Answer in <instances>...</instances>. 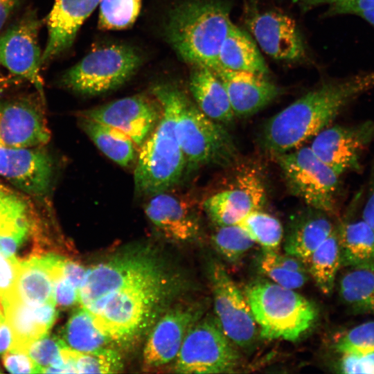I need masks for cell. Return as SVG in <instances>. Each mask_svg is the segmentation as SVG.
Listing matches in <instances>:
<instances>
[{"label": "cell", "mask_w": 374, "mask_h": 374, "mask_svg": "<svg viewBox=\"0 0 374 374\" xmlns=\"http://www.w3.org/2000/svg\"><path fill=\"white\" fill-rule=\"evenodd\" d=\"M210 277L215 319L222 330L235 345L251 346L258 326L246 297L221 263L212 265Z\"/></svg>", "instance_id": "11"}, {"label": "cell", "mask_w": 374, "mask_h": 374, "mask_svg": "<svg viewBox=\"0 0 374 374\" xmlns=\"http://www.w3.org/2000/svg\"><path fill=\"white\" fill-rule=\"evenodd\" d=\"M265 251H278L283 237L280 222L261 209L249 213L237 224Z\"/></svg>", "instance_id": "35"}, {"label": "cell", "mask_w": 374, "mask_h": 374, "mask_svg": "<svg viewBox=\"0 0 374 374\" xmlns=\"http://www.w3.org/2000/svg\"><path fill=\"white\" fill-rule=\"evenodd\" d=\"M339 296L353 312L374 314V265L350 267L340 280Z\"/></svg>", "instance_id": "31"}, {"label": "cell", "mask_w": 374, "mask_h": 374, "mask_svg": "<svg viewBox=\"0 0 374 374\" xmlns=\"http://www.w3.org/2000/svg\"><path fill=\"white\" fill-rule=\"evenodd\" d=\"M19 260L0 252V299L6 301L16 295Z\"/></svg>", "instance_id": "40"}, {"label": "cell", "mask_w": 374, "mask_h": 374, "mask_svg": "<svg viewBox=\"0 0 374 374\" xmlns=\"http://www.w3.org/2000/svg\"><path fill=\"white\" fill-rule=\"evenodd\" d=\"M4 317V315H0V320Z\"/></svg>", "instance_id": "52"}, {"label": "cell", "mask_w": 374, "mask_h": 374, "mask_svg": "<svg viewBox=\"0 0 374 374\" xmlns=\"http://www.w3.org/2000/svg\"><path fill=\"white\" fill-rule=\"evenodd\" d=\"M334 348L340 354H357L374 350V321L353 327L335 341Z\"/></svg>", "instance_id": "39"}, {"label": "cell", "mask_w": 374, "mask_h": 374, "mask_svg": "<svg viewBox=\"0 0 374 374\" xmlns=\"http://www.w3.org/2000/svg\"><path fill=\"white\" fill-rule=\"evenodd\" d=\"M53 171V160L42 147L0 146V176L32 197L48 194Z\"/></svg>", "instance_id": "17"}, {"label": "cell", "mask_w": 374, "mask_h": 374, "mask_svg": "<svg viewBox=\"0 0 374 374\" xmlns=\"http://www.w3.org/2000/svg\"><path fill=\"white\" fill-rule=\"evenodd\" d=\"M341 265L359 267L374 265V231L362 219L343 220L336 227Z\"/></svg>", "instance_id": "29"}, {"label": "cell", "mask_w": 374, "mask_h": 374, "mask_svg": "<svg viewBox=\"0 0 374 374\" xmlns=\"http://www.w3.org/2000/svg\"><path fill=\"white\" fill-rule=\"evenodd\" d=\"M304 11L319 6H328V8L343 3L351 0H293Z\"/></svg>", "instance_id": "48"}, {"label": "cell", "mask_w": 374, "mask_h": 374, "mask_svg": "<svg viewBox=\"0 0 374 374\" xmlns=\"http://www.w3.org/2000/svg\"><path fill=\"white\" fill-rule=\"evenodd\" d=\"M246 24L256 44L272 59L295 63L306 57V47L296 21L289 15L274 10L255 12Z\"/></svg>", "instance_id": "15"}, {"label": "cell", "mask_w": 374, "mask_h": 374, "mask_svg": "<svg viewBox=\"0 0 374 374\" xmlns=\"http://www.w3.org/2000/svg\"><path fill=\"white\" fill-rule=\"evenodd\" d=\"M150 197L145 206V215L165 238L182 242L197 235L199 219L190 202L166 190Z\"/></svg>", "instance_id": "20"}, {"label": "cell", "mask_w": 374, "mask_h": 374, "mask_svg": "<svg viewBox=\"0 0 374 374\" xmlns=\"http://www.w3.org/2000/svg\"><path fill=\"white\" fill-rule=\"evenodd\" d=\"M212 242L217 252L230 262L240 260L254 244L238 224L217 226Z\"/></svg>", "instance_id": "36"}, {"label": "cell", "mask_w": 374, "mask_h": 374, "mask_svg": "<svg viewBox=\"0 0 374 374\" xmlns=\"http://www.w3.org/2000/svg\"><path fill=\"white\" fill-rule=\"evenodd\" d=\"M0 315H4L1 299H0Z\"/></svg>", "instance_id": "51"}, {"label": "cell", "mask_w": 374, "mask_h": 374, "mask_svg": "<svg viewBox=\"0 0 374 374\" xmlns=\"http://www.w3.org/2000/svg\"><path fill=\"white\" fill-rule=\"evenodd\" d=\"M142 0H100L98 25L104 30L129 28L136 20Z\"/></svg>", "instance_id": "37"}, {"label": "cell", "mask_w": 374, "mask_h": 374, "mask_svg": "<svg viewBox=\"0 0 374 374\" xmlns=\"http://www.w3.org/2000/svg\"><path fill=\"white\" fill-rule=\"evenodd\" d=\"M15 345L12 330L5 317L0 320V354L12 350Z\"/></svg>", "instance_id": "47"}, {"label": "cell", "mask_w": 374, "mask_h": 374, "mask_svg": "<svg viewBox=\"0 0 374 374\" xmlns=\"http://www.w3.org/2000/svg\"><path fill=\"white\" fill-rule=\"evenodd\" d=\"M306 265L318 288L323 294H329L335 286L338 270L342 266L336 227L313 252Z\"/></svg>", "instance_id": "32"}, {"label": "cell", "mask_w": 374, "mask_h": 374, "mask_svg": "<svg viewBox=\"0 0 374 374\" xmlns=\"http://www.w3.org/2000/svg\"><path fill=\"white\" fill-rule=\"evenodd\" d=\"M63 337L64 341L70 348L80 353L107 347L112 343L98 328L91 315L82 308L69 319Z\"/></svg>", "instance_id": "34"}, {"label": "cell", "mask_w": 374, "mask_h": 374, "mask_svg": "<svg viewBox=\"0 0 374 374\" xmlns=\"http://www.w3.org/2000/svg\"><path fill=\"white\" fill-rule=\"evenodd\" d=\"M167 291L168 280L162 271L125 284L84 310L112 343L127 347L151 324Z\"/></svg>", "instance_id": "4"}, {"label": "cell", "mask_w": 374, "mask_h": 374, "mask_svg": "<svg viewBox=\"0 0 374 374\" xmlns=\"http://www.w3.org/2000/svg\"><path fill=\"white\" fill-rule=\"evenodd\" d=\"M215 317L199 320L186 335L174 362L178 373H232L240 363V354Z\"/></svg>", "instance_id": "9"}, {"label": "cell", "mask_w": 374, "mask_h": 374, "mask_svg": "<svg viewBox=\"0 0 374 374\" xmlns=\"http://www.w3.org/2000/svg\"><path fill=\"white\" fill-rule=\"evenodd\" d=\"M10 190L7 187L4 186L1 184H0V193L3 192H10Z\"/></svg>", "instance_id": "50"}, {"label": "cell", "mask_w": 374, "mask_h": 374, "mask_svg": "<svg viewBox=\"0 0 374 374\" xmlns=\"http://www.w3.org/2000/svg\"><path fill=\"white\" fill-rule=\"evenodd\" d=\"M259 266L272 282L294 290L303 287L308 278L307 265L301 260L278 251L264 250Z\"/></svg>", "instance_id": "33"}, {"label": "cell", "mask_w": 374, "mask_h": 374, "mask_svg": "<svg viewBox=\"0 0 374 374\" xmlns=\"http://www.w3.org/2000/svg\"><path fill=\"white\" fill-rule=\"evenodd\" d=\"M61 271L63 276L79 290L87 272L84 267L75 262L62 258Z\"/></svg>", "instance_id": "46"}, {"label": "cell", "mask_w": 374, "mask_h": 374, "mask_svg": "<svg viewBox=\"0 0 374 374\" xmlns=\"http://www.w3.org/2000/svg\"><path fill=\"white\" fill-rule=\"evenodd\" d=\"M27 203L12 191L0 193V252L15 256L33 229Z\"/></svg>", "instance_id": "28"}, {"label": "cell", "mask_w": 374, "mask_h": 374, "mask_svg": "<svg viewBox=\"0 0 374 374\" xmlns=\"http://www.w3.org/2000/svg\"><path fill=\"white\" fill-rule=\"evenodd\" d=\"M328 8L327 15H354L374 27V0H351Z\"/></svg>", "instance_id": "43"}, {"label": "cell", "mask_w": 374, "mask_h": 374, "mask_svg": "<svg viewBox=\"0 0 374 374\" xmlns=\"http://www.w3.org/2000/svg\"><path fill=\"white\" fill-rule=\"evenodd\" d=\"M188 87L198 108L211 119L224 125L235 118L222 82L211 69L191 66Z\"/></svg>", "instance_id": "24"}, {"label": "cell", "mask_w": 374, "mask_h": 374, "mask_svg": "<svg viewBox=\"0 0 374 374\" xmlns=\"http://www.w3.org/2000/svg\"><path fill=\"white\" fill-rule=\"evenodd\" d=\"M230 11L226 0H183L166 16V39L186 63L216 71L220 49L232 23Z\"/></svg>", "instance_id": "2"}, {"label": "cell", "mask_w": 374, "mask_h": 374, "mask_svg": "<svg viewBox=\"0 0 374 374\" xmlns=\"http://www.w3.org/2000/svg\"><path fill=\"white\" fill-rule=\"evenodd\" d=\"M3 364L12 373H39L42 368L26 353L9 350L2 357Z\"/></svg>", "instance_id": "44"}, {"label": "cell", "mask_w": 374, "mask_h": 374, "mask_svg": "<svg viewBox=\"0 0 374 374\" xmlns=\"http://www.w3.org/2000/svg\"><path fill=\"white\" fill-rule=\"evenodd\" d=\"M219 69L244 71L268 76L269 69L261 55L258 44L240 28L231 24L221 45Z\"/></svg>", "instance_id": "27"}, {"label": "cell", "mask_w": 374, "mask_h": 374, "mask_svg": "<svg viewBox=\"0 0 374 374\" xmlns=\"http://www.w3.org/2000/svg\"><path fill=\"white\" fill-rule=\"evenodd\" d=\"M224 85L235 117L256 114L282 93L267 76L220 69L214 71Z\"/></svg>", "instance_id": "21"}, {"label": "cell", "mask_w": 374, "mask_h": 374, "mask_svg": "<svg viewBox=\"0 0 374 374\" xmlns=\"http://www.w3.org/2000/svg\"><path fill=\"white\" fill-rule=\"evenodd\" d=\"M55 254L32 256L19 260L16 296L32 305L55 303L53 267Z\"/></svg>", "instance_id": "25"}, {"label": "cell", "mask_w": 374, "mask_h": 374, "mask_svg": "<svg viewBox=\"0 0 374 374\" xmlns=\"http://www.w3.org/2000/svg\"><path fill=\"white\" fill-rule=\"evenodd\" d=\"M290 192L310 208L335 214L339 175L319 160L310 147L275 155Z\"/></svg>", "instance_id": "8"}, {"label": "cell", "mask_w": 374, "mask_h": 374, "mask_svg": "<svg viewBox=\"0 0 374 374\" xmlns=\"http://www.w3.org/2000/svg\"><path fill=\"white\" fill-rule=\"evenodd\" d=\"M161 113V105L151 92L150 95L142 93L115 100L78 114L123 132L139 150Z\"/></svg>", "instance_id": "13"}, {"label": "cell", "mask_w": 374, "mask_h": 374, "mask_svg": "<svg viewBox=\"0 0 374 374\" xmlns=\"http://www.w3.org/2000/svg\"><path fill=\"white\" fill-rule=\"evenodd\" d=\"M176 134L186 165L226 167L238 158V151L226 127L205 115L182 91L176 121Z\"/></svg>", "instance_id": "6"}, {"label": "cell", "mask_w": 374, "mask_h": 374, "mask_svg": "<svg viewBox=\"0 0 374 374\" xmlns=\"http://www.w3.org/2000/svg\"><path fill=\"white\" fill-rule=\"evenodd\" d=\"M100 0H55L46 18L48 39L42 63L46 64L68 50L87 18Z\"/></svg>", "instance_id": "22"}, {"label": "cell", "mask_w": 374, "mask_h": 374, "mask_svg": "<svg viewBox=\"0 0 374 374\" xmlns=\"http://www.w3.org/2000/svg\"><path fill=\"white\" fill-rule=\"evenodd\" d=\"M21 0H0V30Z\"/></svg>", "instance_id": "49"}, {"label": "cell", "mask_w": 374, "mask_h": 374, "mask_svg": "<svg viewBox=\"0 0 374 374\" xmlns=\"http://www.w3.org/2000/svg\"><path fill=\"white\" fill-rule=\"evenodd\" d=\"M373 87L374 71L322 83L267 121L261 136L263 148L275 156L302 146Z\"/></svg>", "instance_id": "1"}, {"label": "cell", "mask_w": 374, "mask_h": 374, "mask_svg": "<svg viewBox=\"0 0 374 374\" xmlns=\"http://www.w3.org/2000/svg\"><path fill=\"white\" fill-rule=\"evenodd\" d=\"M73 357L77 373H116L123 368L121 354L109 346L87 353L73 350Z\"/></svg>", "instance_id": "38"}, {"label": "cell", "mask_w": 374, "mask_h": 374, "mask_svg": "<svg viewBox=\"0 0 374 374\" xmlns=\"http://www.w3.org/2000/svg\"><path fill=\"white\" fill-rule=\"evenodd\" d=\"M202 314L199 307L181 306L162 316L147 339L143 355L144 368L155 370L175 362L186 335Z\"/></svg>", "instance_id": "18"}, {"label": "cell", "mask_w": 374, "mask_h": 374, "mask_svg": "<svg viewBox=\"0 0 374 374\" xmlns=\"http://www.w3.org/2000/svg\"><path fill=\"white\" fill-rule=\"evenodd\" d=\"M327 213L310 208L294 220L285 242L286 253L305 265L313 252L331 234L335 226Z\"/></svg>", "instance_id": "26"}, {"label": "cell", "mask_w": 374, "mask_h": 374, "mask_svg": "<svg viewBox=\"0 0 374 374\" xmlns=\"http://www.w3.org/2000/svg\"><path fill=\"white\" fill-rule=\"evenodd\" d=\"M81 129L109 159L123 168L136 161L139 148L123 132L78 114Z\"/></svg>", "instance_id": "30"}, {"label": "cell", "mask_w": 374, "mask_h": 374, "mask_svg": "<svg viewBox=\"0 0 374 374\" xmlns=\"http://www.w3.org/2000/svg\"><path fill=\"white\" fill-rule=\"evenodd\" d=\"M151 92L160 102L162 113L139 150L134 172L136 191L150 196L176 185L186 166L176 134L182 91L171 84L161 83Z\"/></svg>", "instance_id": "3"}, {"label": "cell", "mask_w": 374, "mask_h": 374, "mask_svg": "<svg viewBox=\"0 0 374 374\" xmlns=\"http://www.w3.org/2000/svg\"><path fill=\"white\" fill-rule=\"evenodd\" d=\"M362 219L374 231V157L370 169L367 193L362 212Z\"/></svg>", "instance_id": "45"}, {"label": "cell", "mask_w": 374, "mask_h": 374, "mask_svg": "<svg viewBox=\"0 0 374 374\" xmlns=\"http://www.w3.org/2000/svg\"><path fill=\"white\" fill-rule=\"evenodd\" d=\"M40 26L36 12L29 10L9 27L0 37V64L28 81L44 100L40 73L42 53L38 42Z\"/></svg>", "instance_id": "10"}, {"label": "cell", "mask_w": 374, "mask_h": 374, "mask_svg": "<svg viewBox=\"0 0 374 374\" xmlns=\"http://www.w3.org/2000/svg\"><path fill=\"white\" fill-rule=\"evenodd\" d=\"M245 297L264 339L294 341L317 317L312 303L274 282L253 283L246 290Z\"/></svg>", "instance_id": "5"}, {"label": "cell", "mask_w": 374, "mask_h": 374, "mask_svg": "<svg viewBox=\"0 0 374 374\" xmlns=\"http://www.w3.org/2000/svg\"><path fill=\"white\" fill-rule=\"evenodd\" d=\"M1 304L6 321L15 338V345L10 350L26 353L30 344L48 333L57 315L55 303L32 305L15 295Z\"/></svg>", "instance_id": "23"}, {"label": "cell", "mask_w": 374, "mask_h": 374, "mask_svg": "<svg viewBox=\"0 0 374 374\" xmlns=\"http://www.w3.org/2000/svg\"><path fill=\"white\" fill-rule=\"evenodd\" d=\"M163 270L154 258L143 253L117 256L87 270L78 290V303L86 309L125 284Z\"/></svg>", "instance_id": "12"}, {"label": "cell", "mask_w": 374, "mask_h": 374, "mask_svg": "<svg viewBox=\"0 0 374 374\" xmlns=\"http://www.w3.org/2000/svg\"><path fill=\"white\" fill-rule=\"evenodd\" d=\"M266 190L260 177L244 172L233 184L211 195L203 202L206 215L217 226L237 224L249 213L261 209Z\"/></svg>", "instance_id": "19"}, {"label": "cell", "mask_w": 374, "mask_h": 374, "mask_svg": "<svg viewBox=\"0 0 374 374\" xmlns=\"http://www.w3.org/2000/svg\"><path fill=\"white\" fill-rule=\"evenodd\" d=\"M40 99L19 98L0 102V146L44 147L48 142L50 131Z\"/></svg>", "instance_id": "16"}, {"label": "cell", "mask_w": 374, "mask_h": 374, "mask_svg": "<svg viewBox=\"0 0 374 374\" xmlns=\"http://www.w3.org/2000/svg\"><path fill=\"white\" fill-rule=\"evenodd\" d=\"M62 258H57L53 271L54 300L58 306L68 308L78 302V290L62 274Z\"/></svg>", "instance_id": "41"}, {"label": "cell", "mask_w": 374, "mask_h": 374, "mask_svg": "<svg viewBox=\"0 0 374 374\" xmlns=\"http://www.w3.org/2000/svg\"><path fill=\"white\" fill-rule=\"evenodd\" d=\"M142 57L126 44L93 49L61 76L62 86L76 93L96 96L122 86L137 71Z\"/></svg>", "instance_id": "7"}, {"label": "cell", "mask_w": 374, "mask_h": 374, "mask_svg": "<svg viewBox=\"0 0 374 374\" xmlns=\"http://www.w3.org/2000/svg\"><path fill=\"white\" fill-rule=\"evenodd\" d=\"M337 368L346 374H374V350L357 354H341Z\"/></svg>", "instance_id": "42"}, {"label": "cell", "mask_w": 374, "mask_h": 374, "mask_svg": "<svg viewBox=\"0 0 374 374\" xmlns=\"http://www.w3.org/2000/svg\"><path fill=\"white\" fill-rule=\"evenodd\" d=\"M314 154L338 175L361 170L360 158L374 141V121L353 125L327 127L312 139Z\"/></svg>", "instance_id": "14"}]
</instances>
